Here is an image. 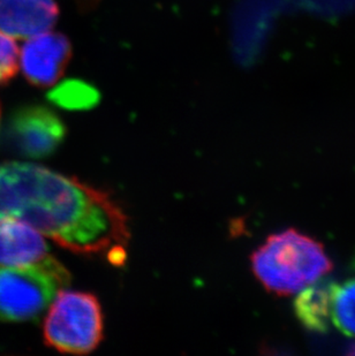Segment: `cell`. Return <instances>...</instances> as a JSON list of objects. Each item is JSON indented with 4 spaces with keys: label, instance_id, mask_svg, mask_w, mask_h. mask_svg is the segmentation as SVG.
Here are the masks:
<instances>
[{
    "label": "cell",
    "instance_id": "6da1fadb",
    "mask_svg": "<svg viewBox=\"0 0 355 356\" xmlns=\"http://www.w3.org/2000/svg\"><path fill=\"white\" fill-rule=\"evenodd\" d=\"M15 218L84 255L124 248L127 217L107 193L31 163L0 165V220Z\"/></svg>",
    "mask_w": 355,
    "mask_h": 356
},
{
    "label": "cell",
    "instance_id": "7a4b0ae2",
    "mask_svg": "<svg viewBox=\"0 0 355 356\" xmlns=\"http://www.w3.org/2000/svg\"><path fill=\"white\" fill-rule=\"evenodd\" d=\"M251 261L255 277L277 296L300 292L332 269L322 243L292 229L269 236Z\"/></svg>",
    "mask_w": 355,
    "mask_h": 356
},
{
    "label": "cell",
    "instance_id": "3957f363",
    "mask_svg": "<svg viewBox=\"0 0 355 356\" xmlns=\"http://www.w3.org/2000/svg\"><path fill=\"white\" fill-rule=\"evenodd\" d=\"M71 285V275L47 255L27 266H0V321H37L58 293Z\"/></svg>",
    "mask_w": 355,
    "mask_h": 356
},
{
    "label": "cell",
    "instance_id": "277c9868",
    "mask_svg": "<svg viewBox=\"0 0 355 356\" xmlns=\"http://www.w3.org/2000/svg\"><path fill=\"white\" fill-rule=\"evenodd\" d=\"M44 322V341L61 353H91L103 339L101 303L90 293L63 289Z\"/></svg>",
    "mask_w": 355,
    "mask_h": 356
},
{
    "label": "cell",
    "instance_id": "5b68a950",
    "mask_svg": "<svg viewBox=\"0 0 355 356\" xmlns=\"http://www.w3.org/2000/svg\"><path fill=\"white\" fill-rule=\"evenodd\" d=\"M66 128L57 115L43 106L17 110L7 127L8 145L29 159H45L52 155L64 141Z\"/></svg>",
    "mask_w": 355,
    "mask_h": 356
},
{
    "label": "cell",
    "instance_id": "8992f818",
    "mask_svg": "<svg viewBox=\"0 0 355 356\" xmlns=\"http://www.w3.org/2000/svg\"><path fill=\"white\" fill-rule=\"evenodd\" d=\"M71 54V43L64 35L44 33L22 47L21 68L31 84L51 87L64 74Z\"/></svg>",
    "mask_w": 355,
    "mask_h": 356
},
{
    "label": "cell",
    "instance_id": "52a82bcc",
    "mask_svg": "<svg viewBox=\"0 0 355 356\" xmlns=\"http://www.w3.org/2000/svg\"><path fill=\"white\" fill-rule=\"evenodd\" d=\"M58 15L54 0H0V31L13 38H34L51 31Z\"/></svg>",
    "mask_w": 355,
    "mask_h": 356
},
{
    "label": "cell",
    "instance_id": "ba28073f",
    "mask_svg": "<svg viewBox=\"0 0 355 356\" xmlns=\"http://www.w3.org/2000/svg\"><path fill=\"white\" fill-rule=\"evenodd\" d=\"M49 245L35 227L24 220H0V266H27L47 256Z\"/></svg>",
    "mask_w": 355,
    "mask_h": 356
},
{
    "label": "cell",
    "instance_id": "9c48e42d",
    "mask_svg": "<svg viewBox=\"0 0 355 356\" xmlns=\"http://www.w3.org/2000/svg\"><path fill=\"white\" fill-rule=\"evenodd\" d=\"M336 284L328 279L320 278L306 286L295 299L294 313L306 329L314 332L328 331L331 322L332 298Z\"/></svg>",
    "mask_w": 355,
    "mask_h": 356
},
{
    "label": "cell",
    "instance_id": "30bf717a",
    "mask_svg": "<svg viewBox=\"0 0 355 356\" xmlns=\"http://www.w3.org/2000/svg\"><path fill=\"white\" fill-rule=\"evenodd\" d=\"M331 322L342 334L355 338V278L336 285Z\"/></svg>",
    "mask_w": 355,
    "mask_h": 356
},
{
    "label": "cell",
    "instance_id": "8fae6325",
    "mask_svg": "<svg viewBox=\"0 0 355 356\" xmlns=\"http://www.w3.org/2000/svg\"><path fill=\"white\" fill-rule=\"evenodd\" d=\"M47 97L54 104L70 110L93 108L98 99L100 95L94 88L81 81H66L59 87L50 91Z\"/></svg>",
    "mask_w": 355,
    "mask_h": 356
},
{
    "label": "cell",
    "instance_id": "7c38bea8",
    "mask_svg": "<svg viewBox=\"0 0 355 356\" xmlns=\"http://www.w3.org/2000/svg\"><path fill=\"white\" fill-rule=\"evenodd\" d=\"M19 54L15 40L0 31V84L6 83L17 74Z\"/></svg>",
    "mask_w": 355,
    "mask_h": 356
},
{
    "label": "cell",
    "instance_id": "4fadbf2b",
    "mask_svg": "<svg viewBox=\"0 0 355 356\" xmlns=\"http://www.w3.org/2000/svg\"><path fill=\"white\" fill-rule=\"evenodd\" d=\"M349 354H351V355H355V343H353V345L349 346Z\"/></svg>",
    "mask_w": 355,
    "mask_h": 356
}]
</instances>
